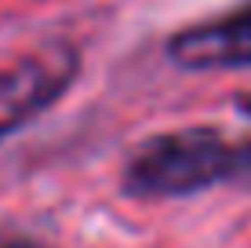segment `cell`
<instances>
[{
    "instance_id": "obj_1",
    "label": "cell",
    "mask_w": 251,
    "mask_h": 248,
    "mask_svg": "<svg viewBox=\"0 0 251 248\" xmlns=\"http://www.w3.org/2000/svg\"><path fill=\"white\" fill-rule=\"evenodd\" d=\"M240 175L237 146L219 128H175L153 135L127 157L120 172V193L131 201L193 197Z\"/></svg>"
},
{
    "instance_id": "obj_2",
    "label": "cell",
    "mask_w": 251,
    "mask_h": 248,
    "mask_svg": "<svg viewBox=\"0 0 251 248\" xmlns=\"http://www.w3.org/2000/svg\"><path fill=\"white\" fill-rule=\"evenodd\" d=\"M80 77V51L66 40L44 44L0 70V142L48 113Z\"/></svg>"
},
{
    "instance_id": "obj_3",
    "label": "cell",
    "mask_w": 251,
    "mask_h": 248,
    "mask_svg": "<svg viewBox=\"0 0 251 248\" xmlns=\"http://www.w3.org/2000/svg\"><path fill=\"white\" fill-rule=\"evenodd\" d=\"M168 58L178 70L211 73V70H248L251 66V0L215 15V19L193 22L186 29L171 33Z\"/></svg>"
},
{
    "instance_id": "obj_4",
    "label": "cell",
    "mask_w": 251,
    "mask_h": 248,
    "mask_svg": "<svg viewBox=\"0 0 251 248\" xmlns=\"http://www.w3.org/2000/svg\"><path fill=\"white\" fill-rule=\"evenodd\" d=\"M0 248H44L37 237L22 234V230H11V226H0Z\"/></svg>"
},
{
    "instance_id": "obj_5",
    "label": "cell",
    "mask_w": 251,
    "mask_h": 248,
    "mask_svg": "<svg viewBox=\"0 0 251 248\" xmlns=\"http://www.w3.org/2000/svg\"><path fill=\"white\" fill-rule=\"evenodd\" d=\"M237 172H251V139L237 146Z\"/></svg>"
},
{
    "instance_id": "obj_6",
    "label": "cell",
    "mask_w": 251,
    "mask_h": 248,
    "mask_svg": "<svg viewBox=\"0 0 251 248\" xmlns=\"http://www.w3.org/2000/svg\"><path fill=\"white\" fill-rule=\"evenodd\" d=\"M233 106H237L244 117H251V91H240V95L233 99Z\"/></svg>"
}]
</instances>
